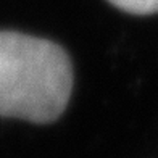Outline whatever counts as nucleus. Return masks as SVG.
<instances>
[{
  "instance_id": "obj_2",
  "label": "nucleus",
  "mask_w": 158,
  "mask_h": 158,
  "mask_svg": "<svg viewBox=\"0 0 158 158\" xmlns=\"http://www.w3.org/2000/svg\"><path fill=\"white\" fill-rule=\"evenodd\" d=\"M116 8L132 15H152L158 11V0H108Z\"/></svg>"
},
{
  "instance_id": "obj_1",
  "label": "nucleus",
  "mask_w": 158,
  "mask_h": 158,
  "mask_svg": "<svg viewBox=\"0 0 158 158\" xmlns=\"http://www.w3.org/2000/svg\"><path fill=\"white\" fill-rule=\"evenodd\" d=\"M71 89L73 68L60 45L0 31V116L52 123L66 108Z\"/></svg>"
}]
</instances>
